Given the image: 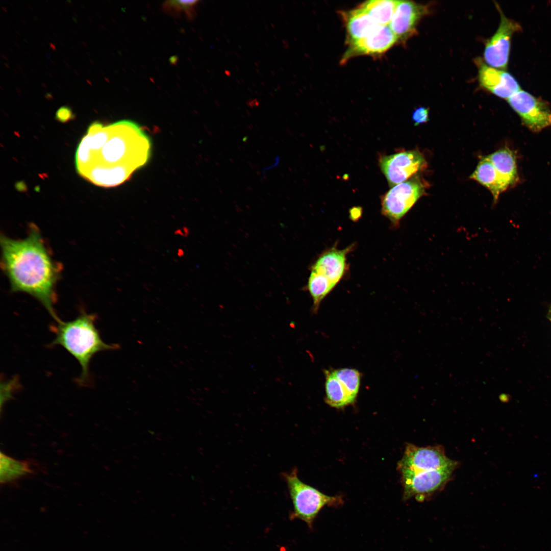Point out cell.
Listing matches in <instances>:
<instances>
[{"instance_id":"6da1fadb","label":"cell","mask_w":551,"mask_h":551,"mask_svg":"<svg viewBox=\"0 0 551 551\" xmlns=\"http://www.w3.org/2000/svg\"><path fill=\"white\" fill-rule=\"evenodd\" d=\"M2 266L12 292L28 294L38 300L56 321L54 308L60 268L49 253L39 229L32 224L23 239L2 235Z\"/></svg>"},{"instance_id":"7a4b0ae2","label":"cell","mask_w":551,"mask_h":551,"mask_svg":"<svg viewBox=\"0 0 551 551\" xmlns=\"http://www.w3.org/2000/svg\"><path fill=\"white\" fill-rule=\"evenodd\" d=\"M95 320L94 315L82 312L70 321L59 319L52 327L55 334L52 345L61 346L80 364L81 373L78 382L81 385L89 381V364L96 354L118 348V345L109 344L103 341L95 326Z\"/></svg>"},{"instance_id":"3957f363","label":"cell","mask_w":551,"mask_h":551,"mask_svg":"<svg viewBox=\"0 0 551 551\" xmlns=\"http://www.w3.org/2000/svg\"><path fill=\"white\" fill-rule=\"evenodd\" d=\"M111 136L94 154L87 171L95 165H124L135 171L144 166L151 155V142L136 123L122 120L110 124Z\"/></svg>"},{"instance_id":"277c9868","label":"cell","mask_w":551,"mask_h":551,"mask_svg":"<svg viewBox=\"0 0 551 551\" xmlns=\"http://www.w3.org/2000/svg\"><path fill=\"white\" fill-rule=\"evenodd\" d=\"M353 249V245L343 249L334 246L321 254L312 265L307 289L315 306H319L342 279L347 270V255Z\"/></svg>"},{"instance_id":"5b68a950","label":"cell","mask_w":551,"mask_h":551,"mask_svg":"<svg viewBox=\"0 0 551 551\" xmlns=\"http://www.w3.org/2000/svg\"><path fill=\"white\" fill-rule=\"evenodd\" d=\"M286 482L293 506L290 518L305 521L310 528L321 509L326 505L333 506L341 503L338 496L325 495L304 483L298 478L297 470L293 469L282 474Z\"/></svg>"},{"instance_id":"8992f818","label":"cell","mask_w":551,"mask_h":551,"mask_svg":"<svg viewBox=\"0 0 551 551\" xmlns=\"http://www.w3.org/2000/svg\"><path fill=\"white\" fill-rule=\"evenodd\" d=\"M425 184L417 177L393 186L381 197V212L394 228L424 194Z\"/></svg>"},{"instance_id":"52a82bcc","label":"cell","mask_w":551,"mask_h":551,"mask_svg":"<svg viewBox=\"0 0 551 551\" xmlns=\"http://www.w3.org/2000/svg\"><path fill=\"white\" fill-rule=\"evenodd\" d=\"M458 465V462L446 456L444 448L441 445L418 447L409 444L398 466L400 471H424L456 468Z\"/></svg>"},{"instance_id":"ba28073f","label":"cell","mask_w":551,"mask_h":551,"mask_svg":"<svg viewBox=\"0 0 551 551\" xmlns=\"http://www.w3.org/2000/svg\"><path fill=\"white\" fill-rule=\"evenodd\" d=\"M507 100L531 131L537 132L551 126V109L542 98L520 89Z\"/></svg>"},{"instance_id":"9c48e42d","label":"cell","mask_w":551,"mask_h":551,"mask_svg":"<svg viewBox=\"0 0 551 551\" xmlns=\"http://www.w3.org/2000/svg\"><path fill=\"white\" fill-rule=\"evenodd\" d=\"M500 15L499 26L494 35L487 41L484 51V60L491 67L505 69L510 55L513 35L521 30L519 23L507 17L497 5Z\"/></svg>"},{"instance_id":"30bf717a","label":"cell","mask_w":551,"mask_h":551,"mask_svg":"<svg viewBox=\"0 0 551 551\" xmlns=\"http://www.w3.org/2000/svg\"><path fill=\"white\" fill-rule=\"evenodd\" d=\"M455 468L424 471H401L404 498L421 499L442 489L452 478Z\"/></svg>"},{"instance_id":"8fae6325","label":"cell","mask_w":551,"mask_h":551,"mask_svg":"<svg viewBox=\"0 0 551 551\" xmlns=\"http://www.w3.org/2000/svg\"><path fill=\"white\" fill-rule=\"evenodd\" d=\"M379 164L389 186L393 187L423 169L427 162L419 151L412 150L382 156Z\"/></svg>"},{"instance_id":"7c38bea8","label":"cell","mask_w":551,"mask_h":551,"mask_svg":"<svg viewBox=\"0 0 551 551\" xmlns=\"http://www.w3.org/2000/svg\"><path fill=\"white\" fill-rule=\"evenodd\" d=\"M397 42L388 26H378L366 37L349 44L341 62H346L360 55L379 56L386 52Z\"/></svg>"},{"instance_id":"4fadbf2b","label":"cell","mask_w":551,"mask_h":551,"mask_svg":"<svg viewBox=\"0 0 551 551\" xmlns=\"http://www.w3.org/2000/svg\"><path fill=\"white\" fill-rule=\"evenodd\" d=\"M429 12L424 5L409 1H398L389 26L397 39L404 42L416 33L420 19Z\"/></svg>"},{"instance_id":"5bb4252c","label":"cell","mask_w":551,"mask_h":551,"mask_svg":"<svg viewBox=\"0 0 551 551\" xmlns=\"http://www.w3.org/2000/svg\"><path fill=\"white\" fill-rule=\"evenodd\" d=\"M478 80L484 88L507 99L520 90L517 81L510 73L483 62L479 66Z\"/></svg>"},{"instance_id":"9a60e30c","label":"cell","mask_w":551,"mask_h":551,"mask_svg":"<svg viewBox=\"0 0 551 551\" xmlns=\"http://www.w3.org/2000/svg\"><path fill=\"white\" fill-rule=\"evenodd\" d=\"M340 14L345 26L348 45L366 37L379 26L367 12L358 7L352 10L342 11Z\"/></svg>"},{"instance_id":"2e32d148","label":"cell","mask_w":551,"mask_h":551,"mask_svg":"<svg viewBox=\"0 0 551 551\" xmlns=\"http://www.w3.org/2000/svg\"><path fill=\"white\" fill-rule=\"evenodd\" d=\"M135 170L124 165H95L83 177L90 182L105 187L118 186L129 179Z\"/></svg>"},{"instance_id":"e0dca14e","label":"cell","mask_w":551,"mask_h":551,"mask_svg":"<svg viewBox=\"0 0 551 551\" xmlns=\"http://www.w3.org/2000/svg\"><path fill=\"white\" fill-rule=\"evenodd\" d=\"M493 165L506 190L517 183L518 177L514 153L508 148H501L487 156Z\"/></svg>"},{"instance_id":"ac0fdd59","label":"cell","mask_w":551,"mask_h":551,"mask_svg":"<svg viewBox=\"0 0 551 551\" xmlns=\"http://www.w3.org/2000/svg\"><path fill=\"white\" fill-rule=\"evenodd\" d=\"M470 178L487 188L496 203L500 193L505 191L493 165L488 157L482 159Z\"/></svg>"},{"instance_id":"d6986e66","label":"cell","mask_w":551,"mask_h":551,"mask_svg":"<svg viewBox=\"0 0 551 551\" xmlns=\"http://www.w3.org/2000/svg\"><path fill=\"white\" fill-rule=\"evenodd\" d=\"M398 1L370 0L358 6L379 26H388Z\"/></svg>"},{"instance_id":"ffe728a7","label":"cell","mask_w":551,"mask_h":551,"mask_svg":"<svg viewBox=\"0 0 551 551\" xmlns=\"http://www.w3.org/2000/svg\"><path fill=\"white\" fill-rule=\"evenodd\" d=\"M325 377L327 403L336 408H342L350 404L344 388L336 378L333 371L326 370Z\"/></svg>"},{"instance_id":"44dd1931","label":"cell","mask_w":551,"mask_h":551,"mask_svg":"<svg viewBox=\"0 0 551 551\" xmlns=\"http://www.w3.org/2000/svg\"><path fill=\"white\" fill-rule=\"evenodd\" d=\"M31 472L29 463L15 460L1 453V482H11Z\"/></svg>"},{"instance_id":"7402d4cb","label":"cell","mask_w":551,"mask_h":551,"mask_svg":"<svg viewBox=\"0 0 551 551\" xmlns=\"http://www.w3.org/2000/svg\"><path fill=\"white\" fill-rule=\"evenodd\" d=\"M333 372L344 388L350 404L354 403L360 385L361 375L359 371L354 368H343L333 370Z\"/></svg>"},{"instance_id":"603a6c76","label":"cell","mask_w":551,"mask_h":551,"mask_svg":"<svg viewBox=\"0 0 551 551\" xmlns=\"http://www.w3.org/2000/svg\"><path fill=\"white\" fill-rule=\"evenodd\" d=\"M197 1H168L163 4L165 12L172 15H180L182 13L189 19H192L195 14V7Z\"/></svg>"},{"instance_id":"cb8c5ba5","label":"cell","mask_w":551,"mask_h":551,"mask_svg":"<svg viewBox=\"0 0 551 551\" xmlns=\"http://www.w3.org/2000/svg\"><path fill=\"white\" fill-rule=\"evenodd\" d=\"M412 119L415 126L428 121V109L423 107L416 109L413 113Z\"/></svg>"},{"instance_id":"d4e9b609","label":"cell","mask_w":551,"mask_h":551,"mask_svg":"<svg viewBox=\"0 0 551 551\" xmlns=\"http://www.w3.org/2000/svg\"><path fill=\"white\" fill-rule=\"evenodd\" d=\"M56 118L61 122H66L73 118V114L70 108L67 106L61 107L56 112Z\"/></svg>"},{"instance_id":"484cf974","label":"cell","mask_w":551,"mask_h":551,"mask_svg":"<svg viewBox=\"0 0 551 551\" xmlns=\"http://www.w3.org/2000/svg\"><path fill=\"white\" fill-rule=\"evenodd\" d=\"M360 213L361 211H360V209L359 208H355L351 210L350 215L352 217H355L356 219V217H359Z\"/></svg>"},{"instance_id":"4316f807","label":"cell","mask_w":551,"mask_h":551,"mask_svg":"<svg viewBox=\"0 0 551 551\" xmlns=\"http://www.w3.org/2000/svg\"><path fill=\"white\" fill-rule=\"evenodd\" d=\"M547 317L548 319L551 322V305L549 308V309H548V312H547Z\"/></svg>"}]
</instances>
